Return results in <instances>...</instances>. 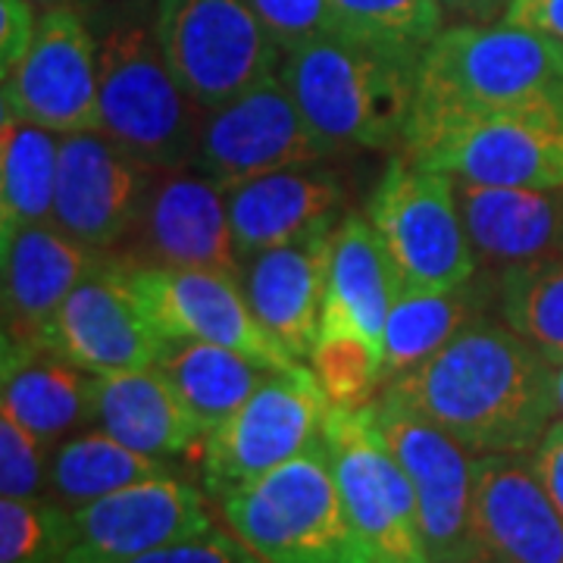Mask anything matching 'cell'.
Instances as JSON below:
<instances>
[{"instance_id":"obj_25","label":"cell","mask_w":563,"mask_h":563,"mask_svg":"<svg viewBox=\"0 0 563 563\" xmlns=\"http://www.w3.org/2000/svg\"><path fill=\"white\" fill-rule=\"evenodd\" d=\"M3 410L57 448L60 439L95 422L98 376L60 357L44 344H22L3 339Z\"/></svg>"},{"instance_id":"obj_4","label":"cell","mask_w":563,"mask_h":563,"mask_svg":"<svg viewBox=\"0 0 563 563\" xmlns=\"http://www.w3.org/2000/svg\"><path fill=\"white\" fill-rule=\"evenodd\" d=\"M101 132L157 173L195 163L203 110L173 76L154 25L125 20L98 41Z\"/></svg>"},{"instance_id":"obj_33","label":"cell","mask_w":563,"mask_h":563,"mask_svg":"<svg viewBox=\"0 0 563 563\" xmlns=\"http://www.w3.org/2000/svg\"><path fill=\"white\" fill-rule=\"evenodd\" d=\"M73 548V510L54 498L0 501V563H63Z\"/></svg>"},{"instance_id":"obj_13","label":"cell","mask_w":563,"mask_h":563,"mask_svg":"<svg viewBox=\"0 0 563 563\" xmlns=\"http://www.w3.org/2000/svg\"><path fill=\"white\" fill-rule=\"evenodd\" d=\"M3 110L57 135L101 129L98 41L79 10H44L29 54L3 79Z\"/></svg>"},{"instance_id":"obj_36","label":"cell","mask_w":563,"mask_h":563,"mask_svg":"<svg viewBox=\"0 0 563 563\" xmlns=\"http://www.w3.org/2000/svg\"><path fill=\"white\" fill-rule=\"evenodd\" d=\"M254 13L261 16L269 35L285 51L298 47L303 41L339 32V20L332 10V0H247Z\"/></svg>"},{"instance_id":"obj_1","label":"cell","mask_w":563,"mask_h":563,"mask_svg":"<svg viewBox=\"0 0 563 563\" xmlns=\"http://www.w3.org/2000/svg\"><path fill=\"white\" fill-rule=\"evenodd\" d=\"M470 454H529L558 417L554 363L507 322L473 320L442 351L383 388Z\"/></svg>"},{"instance_id":"obj_9","label":"cell","mask_w":563,"mask_h":563,"mask_svg":"<svg viewBox=\"0 0 563 563\" xmlns=\"http://www.w3.org/2000/svg\"><path fill=\"white\" fill-rule=\"evenodd\" d=\"M325 451L369 563H429L417 492L383 439L373 407H332L325 420Z\"/></svg>"},{"instance_id":"obj_16","label":"cell","mask_w":563,"mask_h":563,"mask_svg":"<svg viewBox=\"0 0 563 563\" xmlns=\"http://www.w3.org/2000/svg\"><path fill=\"white\" fill-rule=\"evenodd\" d=\"M157 176L101 129L63 135L51 222L95 251H117L135 229Z\"/></svg>"},{"instance_id":"obj_28","label":"cell","mask_w":563,"mask_h":563,"mask_svg":"<svg viewBox=\"0 0 563 563\" xmlns=\"http://www.w3.org/2000/svg\"><path fill=\"white\" fill-rule=\"evenodd\" d=\"M60 139L44 125L0 110V242L54 217Z\"/></svg>"},{"instance_id":"obj_27","label":"cell","mask_w":563,"mask_h":563,"mask_svg":"<svg viewBox=\"0 0 563 563\" xmlns=\"http://www.w3.org/2000/svg\"><path fill=\"white\" fill-rule=\"evenodd\" d=\"M154 366L176 388V395L198 420L203 435H210L217 426L229 420L273 373L269 366H263L242 351L195 342V339L163 342L161 357Z\"/></svg>"},{"instance_id":"obj_18","label":"cell","mask_w":563,"mask_h":563,"mask_svg":"<svg viewBox=\"0 0 563 563\" xmlns=\"http://www.w3.org/2000/svg\"><path fill=\"white\" fill-rule=\"evenodd\" d=\"M41 344L95 376L154 366L163 351L161 332L144 317L120 261H107L73 288Z\"/></svg>"},{"instance_id":"obj_5","label":"cell","mask_w":563,"mask_h":563,"mask_svg":"<svg viewBox=\"0 0 563 563\" xmlns=\"http://www.w3.org/2000/svg\"><path fill=\"white\" fill-rule=\"evenodd\" d=\"M222 520L263 563H369L344 510L325 442L220 501Z\"/></svg>"},{"instance_id":"obj_14","label":"cell","mask_w":563,"mask_h":563,"mask_svg":"<svg viewBox=\"0 0 563 563\" xmlns=\"http://www.w3.org/2000/svg\"><path fill=\"white\" fill-rule=\"evenodd\" d=\"M113 261L163 269H213L242 276L225 191L191 166L161 173L135 229L122 239Z\"/></svg>"},{"instance_id":"obj_8","label":"cell","mask_w":563,"mask_h":563,"mask_svg":"<svg viewBox=\"0 0 563 563\" xmlns=\"http://www.w3.org/2000/svg\"><path fill=\"white\" fill-rule=\"evenodd\" d=\"M154 38L203 110L276 76L282 47L247 0H157Z\"/></svg>"},{"instance_id":"obj_32","label":"cell","mask_w":563,"mask_h":563,"mask_svg":"<svg viewBox=\"0 0 563 563\" xmlns=\"http://www.w3.org/2000/svg\"><path fill=\"white\" fill-rule=\"evenodd\" d=\"M339 32L401 60L420 54L444 29L439 0H332Z\"/></svg>"},{"instance_id":"obj_12","label":"cell","mask_w":563,"mask_h":563,"mask_svg":"<svg viewBox=\"0 0 563 563\" xmlns=\"http://www.w3.org/2000/svg\"><path fill=\"white\" fill-rule=\"evenodd\" d=\"M144 317L163 342L195 339L242 351L269 369L298 366L251 310L242 276L213 269H163L125 266Z\"/></svg>"},{"instance_id":"obj_29","label":"cell","mask_w":563,"mask_h":563,"mask_svg":"<svg viewBox=\"0 0 563 563\" xmlns=\"http://www.w3.org/2000/svg\"><path fill=\"white\" fill-rule=\"evenodd\" d=\"M485 303L488 298L476 276L448 291L401 288L385 322V385L417 369L470 322L485 317Z\"/></svg>"},{"instance_id":"obj_43","label":"cell","mask_w":563,"mask_h":563,"mask_svg":"<svg viewBox=\"0 0 563 563\" xmlns=\"http://www.w3.org/2000/svg\"><path fill=\"white\" fill-rule=\"evenodd\" d=\"M554 404H558V417L563 420V363L554 366Z\"/></svg>"},{"instance_id":"obj_10","label":"cell","mask_w":563,"mask_h":563,"mask_svg":"<svg viewBox=\"0 0 563 563\" xmlns=\"http://www.w3.org/2000/svg\"><path fill=\"white\" fill-rule=\"evenodd\" d=\"M369 407L383 439L417 492L429 563H479L473 529L476 457L457 439H451L444 429L388 391H379Z\"/></svg>"},{"instance_id":"obj_42","label":"cell","mask_w":563,"mask_h":563,"mask_svg":"<svg viewBox=\"0 0 563 563\" xmlns=\"http://www.w3.org/2000/svg\"><path fill=\"white\" fill-rule=\"evenodd\" d=\"M38 10H88V7H95L98 0H32Z\"/></svg>"},{"instance_id":"obj_40","label":"cell","mask_w":563,"mask_h":563,"mask_svg":"<svg viewBox=\"0 0 563 563\" xmlns=\"http://www.w3.org/2000/svg\"><path fill=\"white\" fill-rule=\"evenodd\" d=\"M504 22L548 35L563 47V0H510Z\"/></svg>"},{"instance_id":"obj_30","label":"cell","mask_w":563,"mask_h":563,"mask_svg":"<svg viewBox=\"0 0 563 563\" xmlns=\"http://www.w3.org/2000/svg\"><path fill=\"white\" fill-rule=\"evenodd\" d=\"M157 476H169V466L157 457H147L107 432H81L54 448L47 495L76 510L81 504Z\"/></svg>"},{"instance_id":"obj_23","label":"cell","mask_w":563,"mask_h":563,"mask_svg":"<svg viewBox=\"0 0 563 563\" xmlns=\"http://www.w3.org/2000/svg\"><path fill=\"white\" fill-rule=\"evenodd\" d=\"M476 263L507 269L563 257V188H498L454 179Z\"/></svg>"},{"instance_id":"obj_26","label":"cell","mask_w":563,"mask_h":563,"mask_svg":"<svg viewBox=\"0 0 563 563\" xmlns=\"http://www.w3.org/2000/svg\"><path fill=\"white\" fill-rule=\"evenodd\" d=\"M95 422L147 457H176L203 444V429L157 366L98 376Z\"/></svg>"},{"instance_id":"obj_24","label":"cell","mask_w":563,"mask_h":563,"mask_svg":"<svg viewBox=\"0 0 563 563\" xmlns=\"http://www.w3.org/2000/svg\"><path fill=\"white\" fill-rule=\"evenodd\" d=\"M398 295V269L369 217H344L332 232L320 335H357L383 347L385 322Z\"/></svg>"},{"instance_id":"obj_6","label":"cell","mask_w":563,"mask_h":563,"mask_svg":"<svg viewBox=\"0 0 563 563\" xmlns=\"http://www.w3.org/2000/svg\"><path fill=\"white\" fill-rule=\"evenodd\" d=\"M366 217L398 269L401 288L448 291L476 276L457 188L448 173L395 157L376 185Z\"/></svg>"},{"instance_id":"obj_22","label":"cell","mask_w":563,"mask_h":563,"mask_svg":"<svg viewBox=\"0 0 563 563\" xmlns=\"http://www.w3.org/2000/svg\"><path fill=\"white\" fill-rule=\"evenodd\" d=\"M329 251L332 232H313L298 242L266 247L242 266L251 310L266 325V332L301 363L310 361L320 342Z\"/></svg>"},{"instance_id":"obj_34","label":"cell","mask_w":563,"mask_h":563,"mask_svg":"<svg viewBox=\"0 0 563 563\" xmlns=\"http://www.w3.org/2000/svg\"><path fill=\"white\" fill-rule=\"evenodd\" d=\"M307 366L329 395L332 407L361 410L385 388V354L357 335H320Z\"/></svg>"},{"instance_id":"obj_37","label":"cell","mask_w":563,"mask_h":563,"mask_svg":"<svg viewBox=\"0 0 563 563\" xmlns=\"http://www.w3.org/2000/svg\"><path fill=\"white\" fill-rule=\"evenodd\" d=\"M129 563H263L239 536H229L220 529H207L195 539L163 544L157 551H147Z\"/></svg>"},{"instance_id":"obj_7","label":"cell","mask_w":563,"mask_h":563,"mask_svg":"<svg viewBox=\"0 0 563 563\" xmlns=\"http://www.w3.org/2000/svg\"><path fill=\"white\" fill-rule=\"evenodd\" d=\"M332 401L310 366L273 369L247 401L217 426L201 444L207 492L225 495L279 470L325 442V420Z\"/></svg>"},{"instance_id":"obj_21","label":"cell","mask_w":563,"mask_h":563,"mask_svg":"<svg viewBox=\"0 0 563 563\" xmlns=\"http://www.w3.org/2000/svg\"><path fill=\"white\" fill-rule=\"evenodd\" d=\"M225 203L244 263L266 247L335 232L344 210V181L322 163H301L229 188Z\"/></svg>"},{"instance_id":"obj_41","label":"cell","mask_w":563,"mask_h":563,"mask_svg":"<svg viewBox=\"0 0 563 563\" xmlns=\"http://www.w3.org/2000/svg\"><path fill=\"white\" fill-rule=\"evenodd\" d=\"M444 16H457L463 22H495L504 20L510 0H439Z\"/></svg>"},{"instance_id":"obj_39","label":"cell","mask_w":563,"mask_h":563,"mask_svg":"<svg viewBox=\"0 0 563 563\" xmlns=\"http://www.w3.org/2000/svg\"><path fill=\"white\" fill-rule=\"evenodd\" d=\"M529 463L539 476V483L544 485L548 498L554 501V507L561 510L563 517V420L548 426V432L542 435V442L529 451Z\"/></svg>"},{"instance_id":"obj_20","label":"cell","mask_w":563,"mask_h":563,"mask_svg":"<svg viewBox=\"0 0 563 563\" xmlns=\"http://www.w3.org/2000/svg\"><path fill=\"white\" fill-rule=\"evenodd\" d=\"M3 251V339L41 344L60 303L73 288L110 261L107 251L76 242L54 222H35L13 239L0 242Z\"/></svg>"},{"instance_id":"obj_19","label":"cell","mask_w":563,"mask_h":563,"mask_svg":"<svg viewBox=\"0 0 563 563\" xmlns=\"http://www.w3.org/2000/svg\"><path fill=\"white\" fill-rule=\"evenodd\" d=\"M479 563H563V517L526 454H476Z\"/></svg>"},{"instance_id":"obj_15","label":"cell","mask_w":563,"mask_h":563,"mask_svg":"<svg viewBox=\"0 0 563 563\" xmlns=\"http://www.w3.org/2000/svg\"><path fill=\"white\" fill-rule=\"evenodd\" d=\"M404 157L476 185L563 188V107L466 122Z\"/></svg>"},{"instance_id":"obj_17","label":"cell","mask_w":563,"mask_h":563,"mask_svg":"<svg viewBox=\"0 0 563 563\" xmlns=\"http://www.w3.org/2000/svg\"><path fill=\"white\" fill-rule=\"evenodd\" d=\"M207 529L213 523L201 492L169 473L76 507L63 563H129Z\"/></svg>"},{"instance_id":"obj_31","label":"cell","mask_w":563,"mask_h":563,"mask_svg":"<svg viewBox=\"0 0 563 563\" xmlns=\"http://www.w3.org/2000/svg\"><path fill=\"white\" fill-rule=\"evenodd\" d=\"M498 313L542 357L563 363V257L501 269Z\"/></svg>"},{"instance_id":"obj_3","label":"cell","mask_w":563,"mask_h":563,"mask_svg":"<svg viewBox=\"0 0 563 563\" xmlns=\"http://www.w3.org/2000/svg\"><path fill=\"white\" fill-rule=\"evenodd\" d=\"M417 63L325 32L282 54L279 76L307 122L339 154L404 147Z\"/></svg>"},{"instance_id":"obj_2","label":"cell","mask_w":563,"mask_h":563,"mask_svg":"<svg viewBox=\"0 0 563 563\" xmlns=\"http://www.w3.org/2000/svg\"><path fill=\"white\" fill-rule=\"evenodd\" d=\"M563 107V47L510 22H457L420 54L401 154L466 122Z\"/></svg>"},{"instance_id":"obj_35","label":"cell","mask_w":563,"mask_h":563,"mask_svg":"<svg viewBox=\"0 0 563 563\" xmlns=\"http://www.w3.org/2000/svg\"><path fill=\"white\" fill-rule=\"evenodd\" d=\"M54 448L32 435L13 413H0V495L44 498L51 488Z\"/></svg>"},{"instance_id":"obj_38","label":"cell","mask_w":563,"mask_h":563,"mask_svg":"<svg viewBox=\"0 0 563 563\" xmlns=\"http://www.w3.org/2000/svg\"><path fill=\"white\" fill-rule=\"evenodd\" d=\"M32 0H0V79H7L38 35V20Z\"/></svg>"},{"instance_id":"obj_11","label":"cell","mask_w":563,"mask_h":563,"mask_svg":"<svg viewBox=\"0 0 563 563\" xmlns=\"http://www.w3.org/2000/svg\"><path fill=\"white\" fill-rule=\"evenodd\" d=\"M332 154L339 151L307 122L276 73L203 113L191 169L229 191L288 166L322 163Z\"/></svg>"}]
</instances>
